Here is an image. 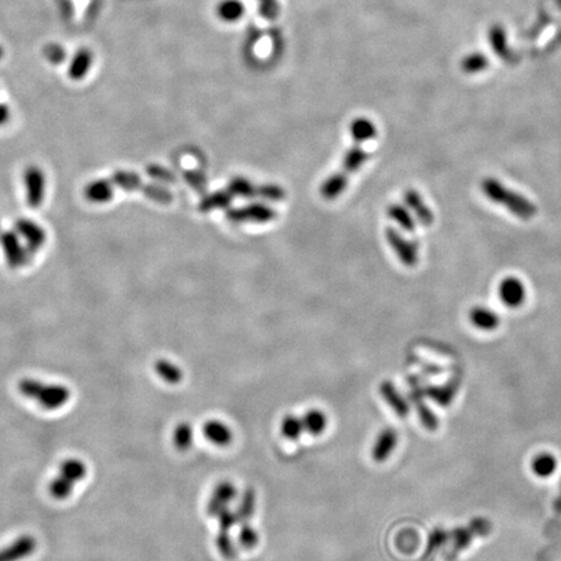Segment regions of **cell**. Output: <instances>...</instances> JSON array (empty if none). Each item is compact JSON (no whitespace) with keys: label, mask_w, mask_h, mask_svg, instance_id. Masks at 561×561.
Instances as JSON below:
<instances>
[{"label":"cell","mask_w":561,"mask_h":561,"mask_svg":"<svg viewBox=\"0 0 561 561\" xmlns=\"http://www.w3.org/2000/svg\"><path fill=\"white\" fill-rule=\"evenodd\" d=\"M368 160V153L360 147V143H356L351 150L347 151L344 160H343V168L342 172L344 174H352L361 168V165Z\"/></svg>","instance_id":"26"},{"label":"cell","mask_w":561,"mask_h":561,"mask_svg":"<svg viewBox=\"0 0 561 561\" xmlns=\"http://www.w3.org/2000/svg\"><path fill=\"white\" fill-rule=\"evenodd\" d=\"M18 392L25 398L35 400L39 407L47 411L63 408L70 399V390L64 385H51L33 378H24L18 382Z\"/></svg>","instance_id":"2"},{"label":"cell","mask_w":561,"mask_h":561,"mask_svg":"<svg viewBox=\"0 0 561 561\" xmlns=\"http://www.w3.org/2000/svg\"><path fill=\"white\" fill-rule=\"evenodd\" d=\"M380 392H381L383 399L386 400V403L394 409V412L398 416L401 418L407 417L409 413L408 403L400 395V392L396 390L394 383L390 381H383L380 386Z\"/></svg>","instance_id":"16"},{"label":"cell","mask_w":561,"mask_h":561,"mask_svg":"<svg viewBox=\"0 0 561 561\" xmlns=\"http://www.w3.org/2000/svg\"><path fill=\"white\" fill-rule=\"evenodd\" d=\"M87 473V468L84 461L78 459L65 460L61 463L59 469V476L65 478L70 484L76 485L77 482L82 481Z\"/></svg>","instance_id":"22"},{"label":"cell","mask_w":561,"mask_h":561,"mask_svg":"<svg viewBox=\"0 0 561 561\" xmlns=\"http://www.w3.org/2000/svg\"><path fill=\"white\" fill-rule=\"evenodd\" d=\"M113 182L124 190H139L143 185L138 174L130 172H117L113 174Z\"/></svg>","instance_id":"37"},{"label":"cell","mask_w":561,"mask_h":561,"mask_svg":"<svg viewBox=\"0 0 561 561\" xmlns=\"http://www.w3.org/2000/svg\"><path fill=\"white\" fill-rule=\"evenodd\" d=\"M3 55H4V51H3V49H1V47H0V59H1V58H3Z\"/></svg>","instance_id":"49"},{"label":"cell","mask_w":561,"mask_h":561,"mask_svg":"<svg viewBox=\"0 0 561 561\" xmlns=\"http://www.w3.org/2000/svg\"><path fill=\"white\" fill-rule=\"evenodd\" d=\"M9 119H11V111H9L8 105L4 103H0V127L7 124Z\"/></svg>","instance_id":"48"},{"label":"cell","mask_w":561,"mask_h":561,"mask_svg":"<svg viewBox=\"0 0 561 561\" xmlns=\"http://www.w3.org/2000/svg\"><path fill=\"white\" fill-rule=\"evenodd\" d=\"M470 321L479 330L490 332L499 326L501 318L494 311L485 307H476L470 312Z\"/></svg>","instance_id":"19"},{"label":"cell","mask_w":561,"mask_h":561,"mask_svg":"<svg viewBox=\"0 0 561 561\" xmlns=\"http://www.w3.org/2000/svg\"><path fill=\"white\" fill-rule=\"evenodd\" d=\"M228 191L231 195L240 196V198H246V199H251L257 195V187L254 186L248 179H243V177H236V179H231Z\"/></svg>","instance_id":"34"},{"label":"cell","mask_w":561,"mask_h":561,"mask_svg":"<svg viewBox=\"0 0 561 561\" xmlns=\"http://www.w3.org/2000/svg\"><path fill=\"white\" fill-rule=\"evenodd\" d=\"M489 42L493 49L494 52L502 58V59H507L510 55V44H508V38H507V33L505 29L499 24H495L489 29Z\"/></svg>","instance_id":"21"},{"label":"cell","mask_w":561,"mask_h":561,"mask_svg":"<svg viewBox=\"0 0 561 561\" xmlns=\"http://www.w3.org/2000/svg\"><path fill=\"white\" fill-rule=\"evenodd\" d=\"M216 13L224 22L234 24L245 16L246 7L240 0H221L216 7Z\"/></svg>","instance_id":"18"},{"label":"cell","mask_w":561,"mask_h":561,"mask_svg":"<svg viewBox=\"0 0 561 561\" xmlns=\"http://www.w3.org/2000/svg\"><path fill=\"white\" fill-rule=\"evenodd\" d=\"M75 485L61 476L55 477L49 485V493L56 501H65L73 493Z\"/></svg>","instance_id":"35"},{"label":"cell","mask_w":561,"mask_h":561,"mask_svg":"<svg viewBox=\"0 0 561 561\" xmlns=\"http://www.w3.org/2000/svg\"><path fill=\"white\" fill-rule=\"evenodd\" d=\"M238 541L239 544H240L243 548L251 550V548H254V547L259 543V534H257V531H256L254 527H251L250 524H246V522H245V524L242 525V527H240V530H239Z\"/></svg>","instance_id":"40"},{"label":"cell","mask_w":561,"mask_h":561,"mask_svg":"<svg viewBox=\"0 0 561 561\" xmlns=\"http://www.w3.org/2000/svg\"><path fill=\"white\" fill-rule=\"evenodd\" d=\"M347 183H349V176L344 174L343 172H338L323 182L320 193L323 199L334 200L346 190Z\"/></svg>","instance_id":"20"},{"label":"cell","mask_w":561,"mask_h":561,"mask_svg":"<svg viewBox=\"0 0 561 561\" xmlns=\"http://www.w3.org/2000/svg\"><path fill=\"white\" fill-rule=\"evenodd\" d=\"M277 213L268 207V205L254 203V205H245L240 208H233L226 213V217L230 221L234 222H255V224H265L273 221Z\"/></svg>","instance_id":"4"},{"label":"cell","mask_w":561,"mask_h":561,"mask_svg":"<svg viewBox=\"0 0 561 561\" xmlns=\"http://www.w3.org/2000/svg\"><path fill=\"white\" fill-rule=\"evenodd\" d=\"M404 202L408 205L409 209L416 214V219L424 226L433 225L434 214L429 205H425L423 196L420 195L415 190H408L404 194Z\"/></svg>","instance_id":"13"},{"label":"cell","mask_w":561,"mask_h":561,"mask_svg":"<svg viewBox=\"0 0 561 561\" xmlns=\"http://www.w3.org/2000/svg\"><path fill=\"white\" fill-rule=\"evenodd\" d=\"M217 519H219V527H220V530H224V531H230V529L238 522L237 515H236L234 512H231L228 507L224 508V510L217 515Z\"/></svg>","instance_id":"45"},{"label":"cell","mask_w":561,"mask_h":561,"mask_svg":"<svg viewBox=\"0 0 561 561\" xmlns=\"http://www.w3.org/2000/svg\"><path fill=\"white\" fill-rule=\"evenodd\" d=\"M389 216L392 217V220L396 222L400 228L408 233H413L415 231V220L411 216L408 209L404 208L403 205H392L389 207Z\"/></svg>","instance_id":"31"},{"label":"cell","mask_w":561,"mask_h":561,"mask_svg":"<svg viewBox=\"0 0 561 561\" xmlns=\"http://www.w3.org/2000/svg\"><path fill=\"white\" fill-rule=\"evenodd\" d=\"M153 369L162 381L170 383V385H177L183 378V373H182L181 368L165 359L157 360L153 366Z\"/></svg>","instance_id":"25"},{"label":"cell","mask_w":561,"mask_h":561,"mask_svg":"<svg viewBox=\"0 0 561 561\" xmlns=\"http://www.w3.org/2000/svg\"><path fill=\"white\" fill-rule=\"evenodd\" d=\"M499 297L503 303L510 308L522 306L527 298V289L521 280L516 277H507L499 286Z\"/></svg>","instance_id":"9"},{"label":"cell","mask_w":561,"mask_h":561,"mask_svg":"<svg viewBox=\"0 0 561 561\" xmlns=\"http://www.w3.org/2000/svg\"><path fill=\"white\" fill-rule=\"evenodd\" d=\"M37 539L33 536H21L15 542L0 550V561H20L26 559L37 550Z\"/></svg>","instance_id":"8"},{"label":"cell","mask_w":561,"mask_h":561,"mask_svg":"<svg viewBox=\"0 0 561 561\" xmlns=\"http://www.w3.org/2000/svg\"><path fill=\"white\" fill-rule=\"evenodd\" d=\"M233 195L229 191H216L211 195L205 196L199 205V211L202 212H211L214 209H224L228 208L231 203Z\"/></svg>","instance_id":"27"},{"label":"cell","mask_w":561,"mask_h":561,"mask_svg":"<svg viewBox=\"0 0 561 561\" xmlns=\"http://www.w3.org/2000/svg\"><path fill=\"white\" fill-rule=\"evenodd\" d=\"M93 65V53L89 49H79L70 61L68 77L73 81L84 79Z\"/></svg>","instance_id":"17"},{"label":"cell","mask_w":561,"mask_h":561,"mask_svg":"<svg viewBox=\"0 0 561 561\" xmlns=\"http://www.w3.org/2000/svg\"><path fill=\"white\" fill-rule=\"evenodd\" d=\"M216 547L225 559H233L236 556V547L231 541L230 531L220 530L216 536Z\"/></svg>","instance_id":"39"},{"label":"cell","mask_w":561,"mask_h":561,"mask_svg":"<svg viewBox=\"0 0 561 561\" xmlns=\"http://www.w3.org/2000/svg\"><path fill=\"white\" fill-rule=\"evenodd\" d=\"M461 69L467 75H477L489 68V59L482 52H472L461 60Z\"/></svg>","instance_id":"28"},{"label":"cell","mask_w":561,"mask_h":561,"mask_svg":"<svg viewBox=\"0 0 561 561\" xmlns=\"http://www.w3.org/2000/svg\"><path fill=\"white\" fill-rule=\"evenodd\" d=\"M398 444V433L392 429L386 427L381 433L378 434L377 439L372 449V459L375 463H383L389 459L392 451L395 450Z\"/></svg>","instance_id":"11"},{"label":"cell","mask_w":561,"mask_h":561,"mask_svg":"<svg viewBox=\"0 0 561 561\" xmlns=\"http://www.w3.org/2000/svg\"><path fill=\"white\" fill-rule=\"evenodd\" d=\"M385 236L394 252L399 257L400 263L408 268L416 266L418 263V250L415 243L407 240L398 230L392 226L386 229Z\"/></svg>","instance_id":"5"},{"label":"cell","mask_w":561,"mask_h":561,"mask_svg":"<svg viewBox=\"0 0 561 561\" xmlns=\"http://www.w3.org/2000/svg\"><path fill=\"white\" fill-rule=\"evenodd\" d=\"M0 245L11 268L16 269L26 263V250L16 231H6L0 237Z\"/></svg>","instance_id":"6"},{"label":"cell","mask_w":561,"mask_h":561,"mask_svg":"<svg viewBox=\"0 0 561 561\" xmlns=\"http://www.w3.org/2000/svg\"><path fill=\"white\" fill-rule=\"evenodd\" d=\"M15 230L20 237L25 239L26 246L30 251H38L46 243L47 234L44 229L29 219H18L15 222Z\"/></svg>","instance_id":"7"},{"label":"cell","mask_w":561,"mask_h":561,"mask_svg":"<svg viewBox=\"0 0 561 561\" xmlns=\"http://www.w3.org/2000/svg\"><path fill=\"white\" fill-rule=\"evenodd\" d=\"M257 196L271 202H280L285 199L286 193L282 187L277 185H263L257 187Z\"/></svg>","instance_id":"41"},{"label":"cell","mask_w":561,"mask_h":561,"mask_svg":"<svg viewBox=\"0 0 561 561\" xmlns=\"http://www.w3.org/2000/svg\"><path fill=\"white\" fill-rule=\"evenodd\" d=\"M237 495V487L230 481H222L214 487L209 503L207 505V513L209 516H217L224 508L228 507Z\"/></svg>","instance_id":"10"},{"label":"cell","mask_w":561,"mask_h":561,"mask_svg":"<svg viewBox=\"0 0 561 561\" xmlns=\"http://www.w3.org/2000/svg\"><path fill=\"white\" fill-rule=\"evenodd\" d=\"M205 439L216 446H228L233 441V432L229 426L219 420H209L203 425Z\"/></svg>","instance_id":"12"},{"label":"cell","mask_w":561,"mask_h":561,"mask_svg":"<svg viewBox=\"0 0 561 561\" xmlns=\"http://www.w3.org/2000/svg\"><path fill=\"white\" fill-rule=\"evenodd\" d=\"M194 441V432L188 423H179L173 430V444L179 451H187Z\"/></svg>","instance_id":"30"},{"label":"cell","mask_w":561,"mask_h":561,"mask_svg":"<svg viewBox=\"0 0 561 561\" xmlns=\"http://www.w3.org/2000/svg\"><path fill=\"white\" fill-rule=\"evenodd\" d=\"M26 202L30 208L37 209L43 205L46 196V176L38 165H29L24 172Z\"/></svg>","instance_id":"3"},{"label":"cell","mask_w":561,"mask_h":561,"mask_svg":"<svg viewBox=\"0 0 561 561\" xmlns=\"http://www.w3.org/2000/svg\"><path fill=\"white\" fill-rule=\"evenodd\" d=\"M490 531V524L485 520L479 519L475 521L469 529H459L455 531V544L453 553H459L463 548L469 546L472 538L475 536H485Z\"/></svg>","instance_id":"14"},{"label":"cell","mask_w":561,"mask_h":561,"mask_svg":"<svg viewBox=\"0 0 561 561\" xmlns=\"http://www.w3.org/2000/svg\"><path fill=\"white\" fill-rule=\"evenodd\" d=\"M147 173L150 174V177L155 179H159L162 182H174V176L170 173L169 170L162 168L160 165H150L147 168Z\"/></svg>","instance_id":"46"},{"label":"cell","mask_w":561,"mask_h":561,"mask_svg":"<svg viewBox=\"0 0 561 561\" xmlns=\"http://www.w3.org/2000/svg\"><path fill=\"white\" fill-rule=\"evenodd\" d=\"M446 539H447L446 531H443L442 529H435L432 533V536H430V539H429V544H427V548H426V555H430V553H434V550L439 548L446 542Z\"/></svg>","instance_id":"47"},{"label":"cell","mask_w":561,"mask_h":561,"mask_svg":"<svg viewBox=\"0 0 561 561\" xmlns=\"http://www.w3.org/2000/svg\"><path fill=\"white\" fill-rule=\"evenodd\" d=\"M85 198L94 205H104L111 202L113 198V187L107 179H95L85 187Z\"/></svg>","instance_id":"15"},{"label":"cell","mask_w":561,"mask_h":561,"mask_svg":"<svg viewBox=\"0 0 561 561\" xmlns=\"http://www.w3.org/2000/svg\"><path fill=\"white\" fill-rule=\"evenodd\" d=\"M482 191L495 205L505 207L507 211L519 217L524 221H529L536 217L538 209L536 205L527 199L525 196L504 186L501 181L495 179H486L482 182Z\"/></svg>","instance_id":"1"},{"label":"cell","mask_w":561,"mask_h":561,"mask_svg":"<svg viewBox=\"0 0 561 561\" xmlns=\"http://www.w3.org/2000/svg\"><path fill=\"white\" fill-rule=\"evenodd\" d=\"M139 191H142L145 195L148 196L150 199H153L157 203L162 205H169L170 202L173 200V195L172 193L168 191L167 188H162L160 186H155V185H142Z\"/></svg>","instance_id":"38"},{"label":"cell","mask_w":561,"mask_h":561,"mask_svg":"<svg viewBox=\"0 0 561 561\" xmlns=\"http://www.w3.org/2000/svg\"><path fill=\"white\" fill-rule=\"evenodd\" d=\"M533 472L536 473V476L541 478H547V477L553 476V473L556 472L557 468V461L555 459V456L551 453H541L538 455L536 459L533 460Z\"/></svg>","instance_id":"29"},{"label":"cell","mask_w":561,"mask_h":561,"mask_svg":"<svg viewBox=\"0 0 561 561\" xmlns=\"http://www.w3.org/2000/svg\"><path fill=\"white\" fill-rule=\"evenodd\" d=\"M303 432H304V426H303L302 418L294 416V415H288L282 420L280 433L286 439L297 441L300 438Z\"/></svg>","instance_id":"33"},{"label":"cell","mask_w":561,"mask_h":561,"mask_svg":"<svg viewBox=\"0 0 561 561\" xmlns=\"http://www.w3.org/2000/svg\"><path fill=\"white\" fill-rule=\"evenodd\" d=\"M416 394L417 398L413 396V399L416 400L417 412H418V416H420L421 423L424 424V426H425L427 430H435V429H438V420H437V417L434 416L433 412L427 408L425 404L420 399L423 395H420L418 387H416Z\"/></svg>","instance_id":"36"},{"label":"cell","mask_w":561,"mask_h":561,"mask_svg":"<svg viewBox=\"0 0 561 561\" xmlns=\"http://www.w3.org/2000/svg\"><path fill=\"white\" fill-rule=\"evenodd\" d=\"M259 12L266 20H274L280 15L278 0H257Z\"/></svg>","instance_id":"43"},{"label":"cell","mask_w":561,"mask_h":561,"mask_svg":"<svg viewBox=\"0 0 561 561\" xmlns=\"http://www.w3.org/2000/svg\"><path fill=\"white\" fill-rule=\"evenodd\" d=\"M183 177L186 179L187 183L193 187L195 191H198V193H203L205 191L207 181H205V177L202 173L190 170V172H185Z\"/></svg>","instance_id":"44"},{"label":"cell","mask_w":561,"mask_h":561,"mask_svg":"<svg viewBox=\"0 0 561 561\" xmlns=\"http://www.w3.org/2000/svg\"><path fill=\"white\" fill-rule=\"evenodd\" d=\"M255 491H254V489L248 487L246 491H245V494H243V496H242V501H240V504H239L238 510L236 512L238 522H243V524H245L246 521L251 519L252 515L255 513Z\"/></svg>","instance_id":"32"},{"label":"cell","mask_w":561,"mask_h":561,"mask_svg":"<svg viewBox=\"0 0 561 561\" xmlns=\"http://www.w3.org/2000/svg\"><path fill=\"white\" fill-rule=\"evenodd\" d=\"M427 395L432 398V399L435 400V401H438L439 404H442V406H446V404H449L452 398H453V394H455V386L453 387H447V386H444V387H429L427 390Z\"/></svg>","instance_id":"42"},{"label":"cell","mask_w":561,"mask_h":561,"mask_svg":"<svg viewBox=\"0 0 561 561\" xmlns=\"http://www.w3.org/2000/svg\"><path fill=\"white\" fill-rule=\"evenodd\" d=\"M349 131H351V136L354 138V141L360 145L369 139H373L377 134V129L374 127L373 122L370 120L363 119V117L351 122Z\"/></svg>","instance_id":"24"},{"label":"cell","mask_w":561,"mask_h":561,"mask_svg":"<svg viewBox=\"0 0 561 561\" xmlns=\"http://www.w3.org/2000/svg\"><path fill=\"white\" fill-rule=\"evenodd\" d=\"M304 432L312 435H320L326 430L328 417L320 409H309L302 418Z\"/></svg>","instance_id":"23"}]
</instances>
